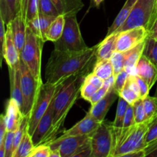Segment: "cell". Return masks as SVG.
I'll list each match as a JSON object with an SVG mask.
<instances>
[{"label": "cell", "mask_w": 157, "mask_h": 157, "mask_svg": "<svg viewBox=\"0 0 157 157\" xmlns=\"http://www.w3.org/2000/svg\"><path fill=\"white\" fill-rule=\"evenodd\" d=\"M98 44L81 52L54 49L45 68L46 82L58 84L71 75L90 73L97 61ZM93 71V69H92Z\"/></svg>", "instance_id": "obj_1"}, {"label": "cell", "mask_w": 157, "mask_h": 157, "mask_svg": "<svg viewBox=\"0 0 157 157\" xmlns=\"http://www.w3.org/2000/svg\"><path fill=\"white\" fill-rule=\"evenodd\" d=\"M88 73H80L71 75L58 84L52 100V130L46 143L55 139L57 134L61 130L67 113L81 95V87Z\"/></svg>", "instance_id": "obj_2"}, {"label": "cell", "mask_w": 157, "mask_h": 157, "mask_svg": "<svg viewBox=\"0 0 157 157\" xmlns=\"http://www.w3.org/2000/svg\"><path fill=\"white\" fill-rule=\"evenodd\" d=\"M150 120L140 124H136L127 130H122L114 140L112 157L126 156L133 152L145 149V135L148 130Z\"/></svg>", "instance_id": "obj_3"}, {"label": "cell", "mask_w": 157, "mask_h": 157, "mask_svg": "<svg viewBox=\"0 0 157 157\" xmlns=\"http://www.w3.org/2000/svg\"><path fill=\"white\" fill-rule=\"evenodd\" d=\"M157 18V0H137L125 22L116 32L144 27L150 32Z\"/></svg>", "instance_id": "obj_4"}, {"label": "cell", "mask_w": 157, "mask_h": 157, "mask_svg": "<svg viewBox=\"0 0 157 157\" xmlns=\"http://www.w3.org/2000/svg\"><path fill=\"white\" fill-rule=\"evenodd\" d=\"M44 41L27 28L26 38L20 53V58L36 79L42 81L41 75V53Z\"/></svg>", "instance_id": "obj_5"}, {"label": "cell", "mask_w": 157, "mask_h": 157, "mask_svg": "<svg viewBox=\"0 0 157 157\" xmlns=\"http://www.w3.org/2000/svg\"><path fill=\"white\" fill-rule=\"evenodd\" d=\"M87 48L81 35L76 15L65 17L64 32L61 38L55 42V49L81 52Z\"/></svg>", "instance_id": "obj_6"}, {"label": "cell", "mask_w": 157, "mask_h": 157, "mask_svg": "<svg viewBox=\"0 0 157 157\" xmlns=\"http://www.w3.org/2000/svg\"><path fill=\"white\" fill-rule=\"evenodd\" d=\"M21 85L23 96V110L25 116H30L35 101L43 84L42 81L36 79L26 64L20 58Z\"/></svg>", "instance_id": "obj_7"}, {"label": "cell", "mask_w": 157, "mask_h": 157, "mask_svg": "<svg viewBox=\"0 0 157 157\" xmlns=\"http://www.w3.org/2000/svg\"><path fill=\"white\" fill-rule=\"evenodd\" d=\"M91 157H112L114 148V135L111 123L103 121L92 134Z\"/></svg>", "instance_id": "obj_8"}, {"label": "cell", "mask_w": 157, "mask_h": 157, "mask_svg": "<svg viewBox=\"0 0 157 157\" xmlns=\"http://www.w3.org/2000/svg\"><path fill=\"white\" fill-rule=\"evenodd\" d=\"M58 84H52L46 82L41 86V90L29 116L28 132L31 136H32L40 120L44 116L50 106L57 91Z\"/></svg>", "instance_id": "obj_9"}, {"label": "cell", "mask_w": 157, "mask_h": 157, "mask_svg": "<svg viewBox=\"0 0 157 157\" xmlns=\"http://www.w3.org/2000/svg\"><path fill=\"white\" fill-rule=\"evenodd\" d=\"M91 136H70L52 140L46 143L50 146L52 150H58L61 157H75L80 149L88 141L90 140Z\"/></svg>", "instance_id": "obj_10"}, {"label": "cell", "mask_w": 157, "mask_h": 157, "mask_svg": "<svg viewBox=\"0 0 157 157\" xmlns=\"http://www.w3.org/2000/svg\"><path fill=\"white\" fill-rule=\"evenodd\" d=\"M117 52H127L145 41L149 36V31L144 27H137L118 32Z\"/></svg>", "instance_id": "obj_11"}, {"label": "cell", "mask_w": 157, "mask_h": 157, "mask_svg": "<svg viewBox=\"0 0 157 157\" xmlns=\"http://www.w3.org/2000/svg\"><path fill=\"white\" fill-rule=\"evenodd\" d=\"M52 124H53V107H52V101L47 111L40 120L35 132L32 136L35 146L39 145L41 144H45L47 142L48 138L52 130Z\"/></svg>", "instance_id": "obj_12"}, {"label": "cell", "mask_w": 157, "mask_h": 157, "mask_svg": "<svg viewBox=\"0 0 157 157\" xmlns=\"http://www.w3.org/2000/svg\"><path fill=\"white\" fill-rule=\"evenodd\" d=\"M101 124V123L97 121L89 112H87L86 116L81 121L77 123L69 130L63 131L61 136L65 137V136H82V135L92 136L94 132L99 127Z\"/></svg>", "instance_id": "obj_13"}, {"label": "cell", "mask_w": 157, "mask_h": 157, "mask_svg": "<svg viewBox=\"0 0 157 157\" xmlns=\"http://www.w3.org/2000/svg\"><path fill=\"white\" fill-rule=\"evenodd\" d=\"M117 97H119V93L115 90L113 86L102 99L94 105H91L88 112L97 121L102 123L104 121L106 115L107 114L110 107L115 102Z\"/></svg>", "instance_id": "obj_14"}, {"label": "cell", "mask_w": 157, "mask_h": 157, "mask_svg": "<svg viewBox=\"0 0 157 157\" xmlns=\"http://www.w3.org/2000/svg\"><path fill=\"white\" fill-rule=\"evenodd\" d=\"M6 26L10 29L15 46L18 52L21 53V51L25 41L26 32L28 28L25 20L21 14L18 13L12 21L6 25Z\"/></svg>", "instance_id": "obj_15"}, {"label": "cell", "mask_w": 157, "mask_h": 157, "mask_svg": "<svg viewBox=\"0 0 157 157\" xmlns=\"http://www.w3.org/2000/svg\"><path fill=\"white\" fill-rule=\"evenodd\" d=\"M2 55L8 67H13L18 65L20 62V53L18 52L12 33L9 28L6 26V33L4 41L2 43Z\"/></svg>", "instance_id": "obj_16"}, {"label": "cell", "mask_w": 157, "mask_h": 157, "mask_svg": "<svg viewBox=\"0 0 157 157\" xmlns=\"http://www.w3.org/2000/svg\"><path fill=\"white\" fill-rule=\"evenodd\" d=\"M6 122L8 131H16L25 115L18 103L12 98L8 101L6 109Z\"/></svg>", "instance_id": "obj_17"}, {"label": "cell", "mask_w": 157, "mask_h": 157, "mask_svg": "<svg viewBox=\"0 0 157 157\" xmlns=\"http://www.w3.org/2000/svg\"><path fill=\"white\" fill-rule=\"evenodd\" d=\"M137 75L145 80L151 89L157 81V67L144 55L136 65Z\"/></svg>", "instance_id": "obj_18"}, {"label": "cell", "mask_w": 157, "mask_h": 157, "mask_svg": "<svg viewBox=\"0 0 157 157\" xmlns=\"http://www.w3.org/2000/svg\"><path fill=\"white\" fill-rule=\"evenodd\" d=\"M20 63V62H19ZM9 80H10V98L18 103L20 109L23 110V96L21 85V74L19 64L13 67H9Z\"/></svg>", "instance_id": "obj_19"}, {"label": "cell", "mask_w": 157, "mask_h": 157, "mask_svg": "<svg viewBox=\"0 0 157 157\" xmlns=\"http://www.w3.org/2000/svg\"><path fill=\"white\" fill-rule=\"evenodd\" d=\"M56 17L39 15L27 23V25L35 35L44 42L47 41V33L51 24Z\"/></svg>", "instance_id": "obj_20"}, {"label": "cell", "mask_w": 157, "mask_h": 157, "mask_svg": "<svg viewBox=\"0 0 157 157\" xmlns=\"http://www.w3.org/2000/svg\"><path fill=\"white\" fill-rule=\"evenodd\" d=\"M119 33L114 32L111 35H107L104 41H101L98 44V50H97V58H107L110 59L112 55L117 52V41Z\"/></svg>", "instance_id": "obj_21"}, {"label": "cell", "mask_w": 157, "mask_h": 157, "mask_svg": "<svg viewBox=\"0 0 157 157\" xmlns=\"http://www.w3.org/2000/svg\"><path fill=\"white\" fill-rule=\"evenodd\" d=\"M145 41L146 40L133 48L125 52L126 61L125 65H124V70L127 71L129 75H137L136 65H137L140 57L143 55L144 46H145Z\"/></svg>", "instance_id": "obj_22"}, {"label": "cell", "mask_w": 157, "mask_h": 157, "mask_svg": "<svg viewBox=\"0 0 157 157\" xmlns=\"http://www.w3.org/2000/svg\"><path fill=\"white\" fill-rule=\"evenodd\" d=\"M60 15L64 17L77 15L84 7L82 0H52Z\"/></svg>", "instance_id": "obj_23"}, {"label": "cell", "mask_w": 157, "mask_h": 157, "mask_svg": "<svg viewBox=\"0 0 157 157\" xmlns=\"http://www.w3.org/2000/svg\"><path fill=\"white\" fill-rule=\"evenodd\" d=\"M119 96L122 97L130 104H133L136 100L140 98L139 85L135 78V75H129L125 85L120 91Z\"/></svg>", "instance_id": "obj_24"}, {"label": "cell", "mask_w": 157, "mask_h": 157, "mask_svg": "<svg viewBox=\"0 0 157 157\" xmlns=\"http://www.w3.org/2000/svg\"><path fill=\"white\" fill-rule=\"evenodd\" d=\"M20 7L21 0H0V16L6 25L19 13Z\"/></svg>", "instance_id": "obj_25"}, {"label": "cell", "mask_w": 157, "mask_h": 157, "mask_svg": "<svg viewBox=\"0 0 157 157\" xmlns=\"http://www.w3.org/2000/svg\"><path fill=\"white\" fill-rule=\"evenodd\" d=\"M129 105H130V104L126 100H124L122 97L119 96L117 108L116 111V117H115L113 122L111 123L113 130L114 140L121 134V131H122L123 127H124V118H125V115Z\"/></svg>", "instance_id": "obj_26"}, {"label": "cell", "mask_w": 157, "mask_h": 157, "mask_svg": "<svg viewBox=\"0 0 157 157\" xmlns=\"http://www.w3.org/2000/svg\"><path fill=\"white\" fill-rule=\"evenodd\" d=\"M136 2H137V0H127L126 1L121 10L120 11L118 15H117L113 24L109 27L107 35H111V34L116 32L117 29L125 22V21L130 15V12L133 10L134 6L136 5Z\"/></svg>", "instance_id": "obj_27"}, {"label": "cell", "mask_w": 157, "mask_h": 157, "mask_svg": "<svg viewBox=\"0 0 157 157\" xmlns=\"http://www.w3.org/2000/svg\"><path fill=\"white\" fill-rule=\"evenodd\" d=\"M92 72L104 81L114 75V68L111 60L107 58L97 59Z\"/></svg>", "instance_id": "obj_28"}, {"label": "cell", "mask_w": 157, "mask_h": 157, "mask_svg": "<svg viewBox=\"0 0 157 157\" xmlns=\"http://www.w3.org/2000/svg\"><path fill=\"white\" fill-rule=\"evenodd\" d=\"M19 13L26 23L39 15V0H21Z\"/></svg>", "instance_id": "obj_29"}, {"label": "cell", "mask_w": 157, "mask_h": 157, "mask_svg": "<svg viewBox=\"0 0 157 157\" xmlns=\"http://www.w3.org/2000/svg\"><path fill=\"white\" fill-rule=\"evenodd\" d=\"M65 25V17L59 15L57 16L51 24L47 33V40L55 43L62 35Z\"/></svg>", "instance_id": "obj_30"}, {"label": "cell", "mask_w": 157, "mask_h": 157, "mask_svg": "<svg viewBox=\"0 0 157 157\" xmlns=\"http://www.w3.org/2000/svg\"><path fill=\"white\" fill-rule=\"evenodd\" d=\"M35 147L32 136L28 131L25 132L19 146L13 154V157H29Z\"/></svg>", "instance_id": "obj_31"}, {"label": "cell", "mask_w": 157, "mask_h": 157, "mask_svg": "<svg viewBox=\"0 0 157 157\" xmlns=\"http://www.w3.org/2000/svg\"><path fill=\"white\" fill-rule=\"evenodd\" d=\"M143 55L157 67V39L148 36L146 39Z\"/></svg>", "instance_id": "obj_32"}, {"label": "cell", "mask_w": 157, "mask_h": 157, "mask_svg": "<svg viewBox=\"0 0 157 157\" xmlns=\"http://www.w3.org/2000/svg\"><path fill=\"white\" fill-rule=\"evenodd\" d=\"M143 99L145 109L146 119L147 121H149L157 114V97H150L147 95Z\"/></svg>", "instance_id": "obj_33"}, {"label": "cell", "mask_w": 157, "mask_h": 157, "mask_svg": "<svg viewBox=\"0 0 157 157\" xmlns=\"http://www.w3.org/2000/svg\"><path fill=\"white\" fill-rule=\"evenodd\" d=\"M39 15L57 17L60 14L52 0H39Z\"/></svg>", "instance_id": "obj_34"}, {"label": "cell", "mask_w": 157, "mask_h": 157, "mask_svg": "<svg viewBox=\"0 0 157 157\" xmlns=\"http://www.w3.org/2000/svg\"><path fill=\"white\" fill-rule=\"evenodd\" d=\"M144 140L146 147L157 140V114L150 120Z\"/></svg>", "instance_id": "obj_35"}, {"label": "cell", "mask_w": 157, "mask_h": 157, "mask_svg": "<svg viewBox=\"0 0 157 157\" xmlns=\"http://www.w3.org/2000/svg\"><path fill=\"white\" fill-rule=\"evenodd\" d=\"M132 105H133V113H134L135 122H136V124H140V123L144 122V121H147L145 109H144V99L140 98Z\"/></svg>", "instance_id": "obj_36"}, {"label": "cell", "mask_w": 157, "mask_h": 157, "mask_svg": "<svg viewBox=\"0 0 157 157\" xmlns=\"http://www.w3.org/2000/svg\"><path fill=\"white\" fill-rule=\"evenodd\" d=\"M110 60L114 68V75H117L124 69L126 61L125 52H114V54L110 58Z\"/></svg>", "instance_id": "obj_37"}, {"label": "cell", "mask_w": 157, "mask_h": 157, "mask_svg": "<svg viewBox=\"0 0 157 157\" xmlns=\"http://www.w3.org/2000/svg\"><path fill=\"white\" fill-rule=\"evenodd\" d=\"M98 89L99 87H98L97 86L84 81L81 89V97L83 99L89 102L94 94L98 91Z\"/></svg>", "instance_id": "obj_38"}, {"label": "cell", "mask_w": 157, "mask_h": 157, "mask_svg": "<svg viewBox=\"0 0 157 157\" xmlns=\"http://www.w3.org/2000/svg\"><path fill=\"white\" fill-rule=\"evenodd\" d=\"M51 151L50 146L47 144H41L34 147L29 157H50Z\"/></svg>", "instance_id": "obj_39"}, {"label": "cell", "mask_w": 157, "mask_h": 157, "mask_svg": "<svg viewBox=\"0 0 157 157\" xmlns=\"http://www.w3.org/2000/svg\"><path fill=\"white\" fill-rule=\"evenodd\" d=\"M15 131H8L5 137V149H6V157H12L13 154L14 138Z\"/></svg>", "instance_id": "obj_40"}, {"label": "cell", "mask_w": 157, "mask_h": 157, "mask_svg": "<svg viewBox=\"0 0 157 157\" xmlns=\"http://www.w3.org/2000/svg\"><path fill=\"white\" fill-rule=\"evenodd\" d=\"M128 76V72L126 70H124V69L122 71H121L117 75H115V81L114 84H113V87H114V89L118 93H120V91L122 90L124 86L125 85Z\"/></svg>", "instance_id": "obj_41"}, {"label": "cell", "mask_w": 157, "mask_h": 157, "mask_svg": "<svg viewBox=\"0 0 157 157\" xmlns=\"http://www.w3.org/2000/svg\"><path fill=\"white\" fill-rule=\"evenodd\" d=\"M136 124L135 122V117H134V113H133V105L130 104L127 110V113H126L125 118H124V127H123V130H127L131 127Z\"/></svg>", "instance_id": "obj_42"}, {"label": "cell", "mask_w": 157, "mask_h": 157, "mask_svg": "<svg viewBox=\"0 0 157 157\" xmlns=\"http://www.w3.org/2000/svg\"><path fill=\"white\" fill-rule=\"evenodd\" d=\"M135 78H136V81H137L138 85H139L140 97L141 98H144L147 95H149V92H150V87H149L148 84L146 82L145 80H144L142 78L138 76L137 75H135Z\"/></svg>", "instance_id": "obj_43"}, {"label": "cell", "mask_w": 157, "mask_h": 157, "mask_svg": "<svg viewBox=\"0 0 157 157\" xmlns=\"http://www.w3.org/2000/svg\"><path fill=\"white\" fill-rule=\"evenodd\" d=\"M7 132L8 130L6 122V117H5V114H2L1 119H0V147L5 146V137H6Z\"/></svg>", "instance_id": "obj_44"}, {"label": "cell", "mask_w": 157, "mask_h": 157, "mask_svg": "<svg viewBox=\"0 0 157 157\" xmlns=\"http://www.w3.org/2000/svg\"><path fill=\"white\" fill-rule=\"evenodd\" d=\"M84 81H87V82L91 83V84L97 86V87H99V88H101L103 86V84H104V80H102L101 78H100L99 77L97 76V75H95V74H94L93 72L89 73L88 75L86 76Z\"/></svg>", "instance_id": "obj_45"}, {"label": "cell", "mask_w": 157, "mask_h": 157, "mask_svg": "<svg viewBox=\"0 0 157 157\" xmlns=\"http://www.w3.org/2000/svg\"><path fill=\"white\" fill-rule=\"evenodd\" d=\"M144 155L145 157H157V140L145 147Z\"/></svg>", "instance_id": "obj_46"}, {"label": "cell", "mask_w": 157, "mask_h": 157, "mask_svg": "<svg viewBox=\"0 0 157 157\" xmlns=\"http://www.w3.org/2000/svg\"><path fill=\"white\" fill-rule=\"evenodd\" d=\"M149 36L157 39V18L156 19V21H155L154 24L152 26L150 32H149Z\"/></svg>", "instance_id": "obj_47"}, {"label": "cell", "mask_w": 157, "mask_h": 157, "mask_svg": "<svg viewBox=\"0 0 157 157\" xmlns=\"http://www.w3.org/2000/svg\"><path fill=\"white\" fill-rule=\"evenodd\" d=\"M91 1H93L94 4L95 6L98 8L100 6V5H101V3L104 2V0H91Z\"/></svg>", "instance_id": "obj_48"}, {"label": "cell", "mask_w": 157, "mask_h": 157, "mask_svg": "<svg viewBox=\"0 0 157 157\" xmlns=\"http://www.w3.org/2000/svg\"><path fill=\"white\" fill-rule=\"evenodd\" d=\"M156 96L157 97V92H156Z\"/></svg>", "instance_id": "obj_49"}]
</instances>
